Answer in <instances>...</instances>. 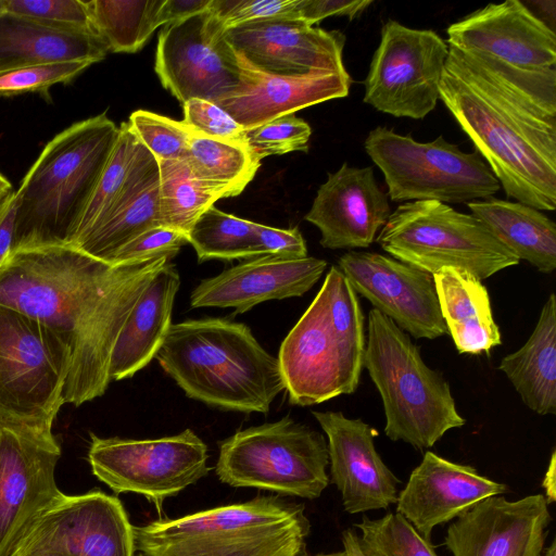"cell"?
I'll return each instance as SVG.
<instances>
[{
	"mask_svg": "<svg viewBox=\"0 0 556 556\" xmlns=\"http://www.w3.org/2000/svg\"><path fill=\"white\" fill-rule=\"evenodd\" d=\"M391 208L371 166L344 163L319 187L305 220L320 231L327 249L368 248L386 225Z\"/></svg>",
	"mask_w": 556,
	"mask_h": 556,
	"instance_id": "cell-22",
	"label": "cell"
},
{
	"mask_svg": "<svg viewBox=\"0 0 556 556\" xmlns=\"http://www.w3.org/2000/svg\"><path fill=\"white\" fill-rule=\"evenodd\" d=\"M186 161L197 178L225 198L240 194L261 165L247 144L213 139L192 129Z\"/></svg>",
	"mask_w": 556,
	"mask_h": 556,
	"instance_id": "cell-32",
	"label": "cell"
},
{
	"mask_svg": "<svg viewBox=\"0 0 556 556\" xmlns=\"http://www.w3.org/2000/svg\"><path fill=\"white\" fill-rule=\"evenodd\" d=\"M494 237L519 260L539 271L551 274L556 268V225L541 211L495 198L467 203Z\"/></svg>",
	"mask_w": 556,
	"mask_h": 556,
	"instance_id": "cell-31",
	"label": "cell"
},
{
	"mask_svg": "<svg viewBox=\"0 0 556 556\" xmlns=\"http://www.w3.org/2000/svg\"><path fill=\"white\" fill-rule=\"evenodd\" d=\"M211 0H164L159 11V25L165 26L206 11Z\"/></svg>",
	"mask_w": 556,
	"mask_h": 556,
	"instance_id": "cell-47",
	"label": "cell"
},
{
	"mask_svg": "<svg viewBox=\"0 0 556 556\" xmlns=\"http://www.w3.org/2000/svg\"><path fill=\"white\" fill-rule=\"evenodd\" d=\"M93 63L90 61H63L36 64L0 73V97L27 92L48 96L55 84H68Z\"/></svg>",
	"mask_w": 556,
	"mask_h": 556,
	"instance_id": "cell-39",
	"label": "cell"
},
{
	"mask_svg": "<svg viewBox=\"0 0 556 556\" xmlns=\"http://www.w3.org/2000/svg\"><path fill=\"white\" fill-rule=\"evenodd\" d=\"M164 0L86 1L92 30L111 52L140 50L159 25Z\"/></svg>",
	"mask_w": 556,
	"mask_h": 556,
	"instance_id": "cell-33",
	"label": "cell"
},
{
	"mask_svg": "<svg viewBox=\"0 0 556 556\" xmlns=\"http://www.w3.org/2000/svg\"><path fill=\"white\" fill-rule=\"evenodd\" d=\"M447 332L460 354L489 353L502 343L490 296L466 270L444 267L432 275Z\"/></svg>",
	"mask_w": 556,
	"mask_h": 556,
	"instance_id": "cell-29",
	"label": "cell"
},
{
	"mask_svg": "<svg viewBox=\"0 0 556 556\" xmlns=\"http://www.w3.org/2000/svg\"><path fill=\"white\" fill-rule=\"evenodd\" d=\"M338 267L356 294L416 339L447 333L433 276L376 252L350 251Z\"/></svg>",
	"mask_w": 556,
	"mask_h": 556,
	"instance_id": "cell-17",
	"label": "cell"
},
{
	"mask_svg": "<svg viewBox=\"0 0 556 556\" xmlns=\"http://www.w3.org/2000/svg\"><path fill=\"white\" fill-rule=\"evenodd\" d=\"M159 191V162L137 139L115 201L104 217L71 245L113 265L124 245L147 230L162 226Z\"/></svg>",
	"mask_w": 556,
	"mask_h": 556,
	"instance_id": "cell-26",
	"label": "cell"
},
{
	"mask_svg": "<svg viewBox=\"0 0 556 556\" xmlns=\"http://www.w3.org/2000/svg\"><path fill=\"white\" fill-rule=\"evenodd\" d=\"M325 437L290 417L237 431L219 444L218 479L233 488H255L306 500L328 486Z\"/></svg>",
	"mask_w": 556,
	"mask_h": 556,
	"instance_id": "cell-9",
	"label": "cell"
},
{
	"mask_svg": "<svg viewBox=\"0 0 556 556\" xmlns=\"http://www.w3.org/2000/svg\"><path fill=\"white\" fill-rule=\"evenodd\" d=\"M135 556H144L142 553H137Z\"/></svg>",
	"mask_w": 556,
	"mask_h": 556,
	"instance_id": "cell-56",
	"label": "cell"
},
{
	"mask_svg": "<svg viewBox=\"0 0 556 556\" xmlns=\"http://www.w3.org/2000/svg\"><path fill=\"white\" fill-rule=\"evenodd\" d=\"M11 191H13L11 182L0 173V200Z\"/></svg>",
	"mask_w": 556,
	"mask_h": 556,
	"instance_id": "cell-52",
	"label": "cell"
},
{
	"mask_svg": "<svg viewBox=\"0 0 556 556\" xmlns=\"http://www.w3.org/2000/svg\"><path fill=\"white\" fill-rule=\"evenodd\" d=\"M15 191L0 200V267L13 250Z\"/></svg>",
	"mask_w": 556,
	"mask_h": 556,
	"instance_id": "cell-48",
	"label": "cell"
},
{
	"mask_svg": "<svg viewBox=\"0 0 556 556\" xmlns=\"http://www.w3.org/2000/svg\"><path fill=\"white\" fill-rule=\"evenodd\" d=\"M254 233L257 256H307L305 240L298 228L278 229L255 223Z\"/></svg>",
	"mask_w": 556,
	"mask_h": 556,
	"instance_id": "cell-45",
	"label": "cell"
},
{
	"mask_svg": "<svg viewBox=\"0 0 556 556\" xmlns=\"http://www.w3.org/2000/svg\"><path fill=\"white\" fill-rule=\"evenodd\" d=\"M556 452L555 450L551 454L547 470L542 481V486L545 491L544 497L547 504H553L556 500Z\"/></svg>",
	"mask_w": 556,
	"mask_h": 556,
	"instance_id": "cell-49",
	"label": "cell"
},
{
	"mask_svg": "<svg viewBox=\"0 0 556 556\" xmlns=\"http://www.w3.org/2000/svg\"><path fill=\"white\" fill-rule=\"evenodd\" d=\"M14 556H64L52 549L47 548H27L17 551Z\"/></svg>",
	"mask_w": 556,
	"mask_h": 556,
	"instance_id": "cell-51",
	"label": "cell"
},
{
	"mask_svg": "<svg viewBox=\"0 0 556 556\" xmlns=\"http://www.w3.org/2000/svg\"><path fill=\"white\" fill-rule=\"evenodd\" d=\"M327 262L321 258L263 255L250 258L202 280L191 292L193 308H235L244 313L255 305L301 296L321 277Z\"/></svg>",
	"mask_w": 556,
	"mask_h": 556,
	"instance_id": "cell-24",
	"label": "cell"
},
{
	"mask_svg": "<svg viewBox=\"0 0 556 556\" xmlns=\"http://www.w3.org/2000/svg\"><path fill=\"white\" fill-rule=\"evenodd\" d=\"M440 100L508 198L556 208V71H531L448 46Z\"/></svg>",
	"mask_w": 556,
	"mask_h": 556,
	"instance_id": "cell-1",
	"label": "cell"
},
{
	"mask_svg": "<svg viewBox=\"0 0 556 556\" xmlns=\"http://www.w3.org/2000/svg\"><path fill=\"white\" fill-rule=\"evenodd\" d=\"M327 437L330 481L348 514L387 509L396 504L401 480L376 450L377 431L340 412H313Z\"/></svg>",
	"mask_w": 556,
	"mask_h": 556,
	"instance_id": "cell-20",
	"label": "cell"
},
{
	"mask_svg": "<svg viewBox=\"0 0 556 556\" xmlns=\"http://www.w3.org/2000/svg\"><path fill=\"white\" fill-rule=\"evenodd\" d=\"M157 162L162 227L187 236L200 215L225 195L220 190L197 178L186 159Z\"/></svg>",
	"mask_w": 556,
	"mask_h": 556,
	"instance_id": "cell-34",
	"label": "cell"
},
{
	"mask_svg": "<svg viewBox=\"0 0 556 556\" xmlns=\"http://www.w3.org/2000/svg\"><path fill=\"white\" fill-rule=\"evenodd\" d=\"M72 353L49 326L0 304V416L53 426Z\"/></svg>",
	"mask_w": 556,
	"mask_h": 556,
	"instance_id": "cell-11",
	"label": "cell"
},
{
	"mask_svg": "<svg viewBox=\"0 0 556 556\" xmlns=\"http://www.w3.org/2000/svg\"><path fill=\"white\" fill-rule=\"evenodd\" d=\"M448 45L433 30L388 20L365 79L364 102L395 117L421 119L440 100Z\"/></svg>",
	"mask_w": 556,
	"mask_h": 556,
	"instance_id": "cell-14",
	"label": "cell"
},
{
	"mask_svg": "<svg viewBox=\"0 0 556 556\" xmlns=\"http://www.w3.org/2000/svg\"><path fill=\"white\" fill-rule=\"evenodd\" d=\"M118 134L100 114L47 143L15 191L13 250L72 243Z\"/></svg>",
	"mask_w": 556,
	"mask_h": 556,
	"instance_id": "cell-4",
	"label": "cell"
},
{
	"mask_svg": "<svg viewBox=\"0 0 556 556\" xmlns=\"http://www.w3.org/2000/svg\"><path fill=\"white\" fill-rule=\"evenodd\" d=\"M309 531L304 505L258 496L136 526L134 536L144 556H301Z\"/></svg>",
	"mask_w": 556,
	"mask_h": 556,
	"instance_id": "cell-6",
	"label": "cell"
},
{
	"mask_svg": "<svg viewBox=\"0 0 556 556\" xmlns=\"http://www.w3.org/2000/svg\"><path fill=\"white\" fill-rule=\"evenodd\" d=\"M365 345L359 300L333 265L279 349L290 403L308 406L353 393L364 368Z\"/></svg>",
	"mask_w": 556,
	"mask_h": 556,
	"instance_id": "cell-5",
	"label": "cell"
},
{
	"mask_svg": "<svg viewBox=\"0 0 556 556\" xmlns=\"http://www.w3.org/2000/svg\"><path fill=\"white\" fill-rule=\"evenodd\" d=\"M254 224L227 214L212 205L194 222L187 233L198 261L257 257Z\"/></svg>",
	"mask_w": 556,
	"mask_h": 556,
	"instance_id": "cell-35",
	"label": "cell"
},
{
	"mask_svg": "<svg viewBox=\"0 0 556 556\" xmlns=\"http://www.w3.org/2000/svg\"><path fill=\"white\" fill-rule=\"evenodd\" d=\"M51 425L0 416V556H14L37 518L63 496Z\"/></svg>",
	"mask_w": 556,
	"mask_h": 556,
	"instance_id": "cell-13",
	"label": "cell"
},
{
	"mask_svg": "<svg viewBox=\"0 0 556 556\" xmlns=\"http://www.w3.org/2000/svg\"><path fill=\"white\" fill-rule=\"evenodd\" d=\"M127 123L138 141L157 161L186 159L191 128L182 121L137 110L130 114Z\"/></svg>",
	"mask_w": 556,
	"mask_h": 556,
	"instance_id": "cell-38",
	"label": "cell"
},
{
	"mask_svg": "<svg viewBox=\"0 0 556 556\" xmlns=\"http://www.w3.org/2000/svg\"><path fill=\"white\" fill-rule=\"evenodd\" d=\"M551 521L543 494L494 495L457 517L444 545L453 556H541Z\"/></svg>",
	"mask_w": 556,
	"mask_h": 556,
	"instance_id": "cell-18",
	"label": "cell"
},
{
	"mask_svg": "<svg viewBox=\"0 0 556 556\" xmlns=\"http://www.w3.org/2000/svg\"><path fill=\"white\" fill-rule=\"evenodd\" d=\"M364 148L384 176L393 202L468 203L495 194L501 185L480 154L463 152L443 136L418 142L378 126Z\"/></svg>",
	"mask_w": 556,
	"mask_h": 556,
	"instance_id": "cell-10",
	"label": "cell"
},
{
	"mask_svg": "<svg viewBox=\"0 0 556 556\" xmlns=\"http://www.w3.org/2000/svg\"><path fill=\"white\" fill-rule=\"evenodd\" d=\"M311 135V126L294 114L245 131L248 147L258 160L293 151L307 152Z\"/></svg>",
	"mask_w": 556,
	"mask_h": 556,
	"instance_id": "cell-40",
	"label": "cell"
},
{
	"mask_svg": "<svg viewBox=\"0 0 556 556\" xmlns=\"http://www.w3.org/2000/svg\"><path fill=\"white\" fill-rule=\"evenodd\" d=\"M341 541L345 556H367L362 548L359 535L353 529H346L341 533Z\"/></svg>",
	"mask_w": 556,
	"mask_h": 556,
	"instance_id": "cell-50",
	"label": "cell"
},
{
	"mask_svg": "<svg viewBox=\"0 0 556 556\" xmlns=\"http://www.w3.org/2000/svg\"><path fill=\"white\" fill-rule=\"evenodd\" d=\"M130 262L108 264L73 245L13 250L0 267V304L36 318L72 345L94 342Z\"/></svg>",
	"mask_w": 556,
	"mask_h": 556,
	"instance_id": "cell-2",
	"label": "cell"
},
{
	"mask_svg": "<svg viewBox=\"0 0 556 556\" xmlns=\"http://www.w3.org/2000/svg\"><path fill=\"white\" fill-rule=\"evenodd\" d=\"M5 11L60 30L94 33L83 0H5Z\"/></svg>",
	"mask_w": 556,
	"mask_h": 556,
	"instance_id": "cell-41",
	"label": "cell"
},
{
	"mask_svg": "<svg viewBox=\"0 0 556 556\" xmlns=\"http://www.w3.org/2000/svg\"><path fill=\"white\" fill-rule=\"evenodd\" d=\"M367 556H439L431 544L399 513L371 519L364 515L354 525Z\"/></svg>",
	"mask_w": 556,
	"mask_h": 556,
	"instance_id": "cell-36",
	"label": "cell"
},
{
	"mask_svg": "<svg viewBox=\"0 0 556 556\" xmlns=\"http://www.w3.org/2000/svg\"><path fill=\"white\" fill-rule=\"evenodd\" d=\"M108 52L92 31H65L7 11L0 14V73L51 62L97 63Z\"/></svg>",
	"mask_w": 556,
	"mask_h": 556,
	"instance_id": "cell-28",
	"label": "cell"
},
{
	"mask_svg": "<svg viewBox=\"0 0 556 556\" xmlns=\"http://www.w3.org/2000/svg\"><path fill=\"white\" fill-rule=\"evenodd\" d=\"M522 402L539 415L556 414V298L551 293L534 330L498 367Z\"/></svg>",
	"mask_w": 556,
	"mask_h": 556,
	"instance_id": "cell-30",
	"label": "cell"
},
{
	"mask_svg": "<svg viewBox=\"0 0 556 556\" xmlns=\"http://www.w3.org/2000/svg\"><path fill=\"white\" fill-rule=\"evenodd\" d=\"M377 242L395 260L430 275L453 267L483 280L520 261L479 218L437 201L400 204Z\"/></svg>",
	"mask_w": 556,
	"mask_h": 556,
	"instance_id": "cell-8",
	"label": "cell"
},
{
	"mask_svg": "<svg viewBox=\"0 0 556 556\" xmlns=\"http://www.w3.org/2000/svg\"><path fill=\"white\" fill-rule=\"evenodd\" d=\"M27 548L64 556H135L134 526L117 496L98 489L63 494L37 518L17 551Z\"/></svg>",
	"mask_w": 556,
	"mask_h": 556,
	"instance_id": "cell-16",
	"label": "cell"
},
{
	"mask_svg": "<svg viewBox=\"0 0 556 556\" xmlns=\"http://www.w3.org/2000/svg\"><path fill=\"white\" fill-rule=\"evenodd\" d=\"M136 142L137 138L128 123H122L114 149L81 216L72 243L96 226L115 201L123 188Z\"/></svg>",
	"mask_w": 556,
	"mask_h": 556,
	"instance_id": "cell-37",
	"label": "cell"
},
{
	"mask_svg": "<svg viewBox=\"0 0 556 556\" xmlns=\"http://www.w3.org/2000/svg\"><path fill=\"white\" fill-rule=\"evenodd\" d=\"M508 491L506 484L481 476L470 465L454 463L427 451L399 492L396 513L431 542L437 526L456 519L488 497Z\"/></svg>",
	"mask_w": 556,
	"mask_h": 556,
	"instance_id": "cell-23",
	"label": "cell"
},
{
	"mask_svg": "<svg viewBox=\"0 0 556 556\" xmlns=\"http://www.w3.org/2000/svg\"><path fill=\"white\" fill-rule=\"evenodd\" d=\"M448 46L531 71L555 67L556 35L523 2L490 3L447 29Z\"/></svg>",
	"mask_w": 556,
	"mask_h": 556,
	"instance_id": "cell-21",
	"label": "cell"
},
{
	"mask_svg": "<svg viewBox=\"0 0 556 556\" xmlns=\"http://www.w3.org/2000/svg\"><path fill=\"white\" fill-rule=\"evenodd\" d=\"M541 556H556V541L555 539L552 541L549 546H547L544 552L541 553Z\"/></svg>",
	"mask_w": 556,
	"mask_h": 556,
	"instance_id": "cell-53",
	"label": "cell"
},
{
	"mask_svg": "<svg viewBox=\"0 0 556 556\" xmlns=\"http://www.w3.org/2000/svg\"><path fill=\"white\" fill-rule=\"evenodd\" d=\"M363 367L381 396L390 440L424 451L465 425L443 376L428 367L410 338L375 308L368 313Z\"/></svg>",
	"mask_w": 556,
	"mask_h": 556,
	"instance_id": "cell-7",
	"label": "cell"
},
{
	"mask_svg": "<svg viewBox=\"0 0 556 556\" xmlns=\"http://www.w3.org/2000/svg\"><path fill=\"white\" fill-rule=\"evenodd\" d=\"M224 36L253 67L268 74L348 73L342 59L346 38L339 30L295 18H273L226 29Z\"/></svg>",
	"mask_w": 556,
	"mask_h": 556,
	"instance_id": "cell-19",
	"label": "cell"
},
{
	"mask_svg": "<svg viewBox=\"0 0 556 556\" xmlns=\"http://www.w3.org/2000/svg\"><path fill=\"white\" fill-rule=\"evenodd\" d=\"M224 34L208 9L167 24L160 31L155 72L181 104L190 99L214 102L241 84L238 53Z\"/></svg>",
	"mask_w": 556,
	"mask_h": 556,
	"instance_id": "cell-15",
	"label": "cell"
},
{
	"mask_svg": "<svg viewBox=\"0 0 556 556\" xmlns=\"http://www.w3.org/2000/svg\"><path fill=\"white\" fill-rule=\"evenodd\" d=\"M182 122L200 135L247 144L245 129L214 102L190 99L182 104Z\"/></svg>",
	"mask_w": 556,
	"mask_h": 556,
	"instance_id": "cell-43",
	"label": "cell"
},
{
	"mask_svg": "<svg viewBox=\"0 0 556 556\" xmlns=\"http://www.w3.org/2000/svg\"><path fill=\"white\" fill-rule=\"evenodd\" d=\"M5 11V0H0V14Z\"/></svg>",
	"mask_w": 556,
	"mask_h": 556,
	"instance_id": "cell-55",
	"label": "cell"
},
{
	"mask_svg": "<svg viewBox=\"0 0 556 556\" xmlns=\"http://www.w3.org/2000/svg\"><path fill=\"white\" fill-rule=\"evenodd\" d=\"M242 80L228 94L214 101L245 130L304 108L349 96V73H312L303 76L268 74L253 67L238 53Z\"/></svg>",
	"mask_w": 556,
	"mask_h": 556,
	"instance_id": "cell-25",
	"label": "cell"
},
{
	"mask_svg": "<svg viewBox=\"0 0 556 556\" xmlns=\"http://www.w3.org/2000/svg\"><path fill=\"white\" fill-rule=\"evenodd\" d=\"M186 243L185 233L167 227H155L124 245L115 255L113 265L156 256L172 260Z\"/></svg>",
	"mask_w": 556,
	"mask_h": 556,
	"instance_id": "cell-44",
	"label": "cell"
},
{
	"mask_svg": "<svg viewBox=\"0 0 556 556\" xmlns=\"http://www.w3.org/2000/svg\"><path fill=\"white\" fill-rule=\"evenodd\" d=\"M206 444L190 429L159 439L100 438L90 433L88 462L93 476L115 494L134 492L159 511L207 475Z\"/></svg>",
	"mask_w": 556,
	"mask_h": 556,
	"instance_id": "cell-12",
	"label": "cell"
},
{
	"mask_svg": "<svg viewBox=\"0 0 556 556\" xmlns=\"http://www.w3.org/2000/svg\"><path fill=\"white\" fill-rule=\"evenodd\" d=\"M155 358L188 397L222 409L266 414L285 390L277 357L242 323L172 324Z\"/></svg>",
	"mask_w": 556,
	"mask_h": 556,
	"instance_id": "cell-3",
	"label": "cell"
},
{
	"mask_svg": "<svg viewBox=\"0 0 556 556\" xmlns=\"http://www.w3.org/2000/svg\"><path fill=\"white\" fill-rule=\"evenodd\" d=\"M371 3V0H299L296 18L309 26L333 15L353 20Z\"/></svg>",
	"mask_w": 556,
	"mask_h": 556,
	"instance_id": "cell-46",
	"label": "cell"
},
{
	"mask_svg": "<svg viewBox=\"0 0 556 556\" xmlns=\"http://www.w3.org/2000/svg\"><path fill=\"white\" fill-rule=\"evenodd\" d=\"M312 556H345V553L343 551L341 552H334V553H327V554H316Z\"/></svg>",
	"mask_w": 556,
	"mask_h": 556,
	"instance_id": "cell-54",
	"label": "cell"
},
{
	"mask_svg": "<svg viewBox=\"0 0 556 556\" xmlns=\"http://www.w3.org/2000/svg\"><path fill=\"white\" fill-rule=\"evenodd\" d=\"M180 286L168 261L152 278L125 321L112 351L111 381L132 377L155 357L172 326V311Z\"/></svg>",
	"mask_w": 556,
	"mask_h": 556,
	"instance_id": "cell-27",
	"label": "cell"
},
{
	"mask_svg": "<svg viewBox=\"0 0 556 556\" xmlns=\"http://www.w3.org/2000/svg\"><path fill=\"white\" fill-rule=\"evenodd\" d=\"M299 0H211L208 10L223 28L273 18H296Z\"/></svg>",
	"mask_w": 556,
	"mask_h": 556,
	"instance_id": "cell-42",
	"label": "cell"
}]
</instances>
